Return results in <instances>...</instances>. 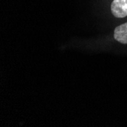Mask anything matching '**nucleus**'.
<instances>
[{"instance_id":"f257e3e1","label":"nucleus","mask_w":127,"mask_h":127,"mask_svg":"<svg viewBox=\"0 0 127 127\" xmlns=\"http://www.w3.org/2000/svg\"><path fill=\"white\" fill-rule=\"evenodd\" d=\"M111 15L117 20H127V0H112L110 4Z\"/></svg>"},{"instance_id":"f03ea898","label":"nucleus","mask_w":127,"mask_h":127,"mask_svg":"<svg viewBox=\"0 0 127 127\" xmlns=\"http://www.w3.org/2000/svg\"><path fill=\"white\" fill-rule=\"evenodd\" d=\"M111 40L114 43L127 47V20L114 28L111 34Z\"/></svg>"}]
</instances>
